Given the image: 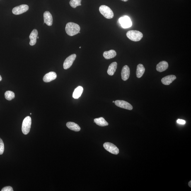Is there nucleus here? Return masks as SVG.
Masks as SVG:
<instances>
[{
  "mask_svg": "<svg viewBox=\"0 0 191 191\" xmlns=\"http://www.w3.org/2000/svg\"><path fill=\"white\" fill-rule=\"evenodd\" d=\"M100 13L107 19H111L113 18L114 15L113 11L108 6L102 5L99 8Z\"/></svg>",
  "mask_w": 191,
  "mask_h": 191,
  "instance_id": "nucleus-3",
  "label": "nucleus"
},
{
  "mask_svg": "<svg viewBox=\"0 0 191 191\" xmlns=\"http://www.w3.org/2000/svg\"><path fill=\"white\" fill-rule=\"evenodd\" d=\"M176 79V77L174 75H169L162 78L161 81L162 83L165 85H169Z\"/></svg>",
  "mask_w": 191,
  "mask_h": 191,
  "instance_id": "nucleus-13",
  "label": "nucleus"
},
{
  "mask_svg": "<svg viewBox=\"0 0 191 191\" xmlns=\"http://www.w3.org/2000/svg\"><path fill=\"white\" fill-rule=\"evenodd\" d=\"M39 37H37V39H39Z\"/></svg>",
  "mask_w": 191,
  "mask_h": 191,
  "instance_id": "nucleus-30",
  "label": "nucleus"
},
{
  "mask_svg": "<svg viewBox=\"0 0 191 191\" xmlns=\"http://www.w3.org/2000/svg\"><path fill=\"white\" fill-rule=\"evenodd\" d=\"M83 91V88L81 86H78L75 89L73 94V97L74 99H78L81 97Z\"/></svg>",
  "mask_w": 191,
  "mask_h": 191,
  "instance_id": "nucleus-21",
  "label": "nucleus"
},
{
  "mask_svg": "<svg viewBox=\"0 0 191 191\" xmlns=\"http://www.w3.org/2000/svg\"><path fill=\"white\" fill-rule=\"evenodd\" d=\"M65 30L66 33L68 35L73 36L79 33L81 28L77 24L70 22L66 24Z\"/></svg>",
  "mask_w": 191,
  "mask_h": 191,
  "instance_id": "nucleus-1",
  "label": "nucleus"
},
{
  "mask_svg": "<svg viewBox=\"0 0 191 191\" xmlns=\"http://www.w3.org/2000/svg\"><path fill=\"white\" fill-rule=\"evenodd\" d=\"M5 97L7 100H11L15 98V93L11 91H7L5 93Z\"/></svg>",
  "mask_w": 191,
  "mask_h": 191,
  "instance_id": "nucleus-22",
  "label": "nucleus"
},
{
  "mask_svg": "<svg viewBox=\"0 0 191 191\" xmlns=\"http://www.w3.org/2000/svg\"><path fill=\"white\" fill-rule=\"evenodd\" d=\"M56 78L57 74L54 71H51L45 75L44 76L43 80L45 82L48 83L55 80Z\"/></svg>",
  "mask_w": 191,
  "mask_h": 191,
  "instance_id": "nucleus-12",
  "label": "nucleus"
},
{
  "mask_svg": "<svg viewBox=\"0 0 191 191\" xmlns=\"http://www.w3.org/2000/svg\"><path fill=\"white\" fill-rule=\"evenodd\" d=\"M145 71V69L143 65L139 64L138 65L136 70V76L138 78H141L142 77Z\"/></svg>",
  "mask_w": 191,
  "mask_h": 191,
  "instance_id": "nucleus-19",
  "label": "nucleus"
},
{
  "mask_svg": "<svg viewBox=\"0 0 191 191\" xmlns=\"http://www.w3.org/2000/svg\"><path fill=\"white\" fill-rule=\"evenodd\" d=\"M119 21L121 26L123 28H127L132 25V22L130 18L127 16H124L119 19Z\"/></svg>",
  "mask_w": 191,
  "mask_h": 191,
  "instance_id": "nucleus-7",
  "label": "nucleus"
},
{
  "mask_svg": "<svg viewBox=\"0 0 191 191\" xmlns=\"http://www.w3.org/2000/svg\"><path fill=\"white\" fill-rule=\"evenodd\" d=\"M127 36L129 40L134 42L139 41L143 37V34L136 30H129L127 32Z\"/></svg>",
  "mask_w": 191,
  "mask_h": 191,
  "instance_id": "nucleus-2",
  "label": "nucleus"
},
{
  "mask_svg": "<svg viewBox=\"0 0 191 191\" xmlns=\"http://www.w3.org/2000/svg\"><path fill=\"white\" fill-rule=\"evenodd\" d=\"M66 126L68 128L76 132H78L81 130V127L79 126L74 122H68L66 124Z\"/></svg>",
  "mask_w": 191,
  "mask_h": 191,
  "instance_id": "nucleus-17",
  "label": "nucleus"
},
{
  "mask_svg": "<svg viewBox=\"0 0 191 191\" xmlns=\"http://www.w3.org/2000/svg\"><path fill=\"white\" fill-rule=\"evenodd\" d=\"M29 6L27 5L23 4L15 7L12 10L13 14L18 15L22 14L28 11Z\"/></svg>",
  "mask_w": 191,
  "mask_h": 191,
  "instance_id": "nucleus-6",
  "label": "nucleus"
},
{
  "mask_svg": "<svg viewBox=\"0 0 191 191\" xmlns=\"http://www.w3.org/2000/svg\"><path fill=\"white\" fill-rule=\"evenodd\" d=\"M31 124V118L30 116H27L24 119L22 127V132L24 134L26 135L29 133Z\"/></svg>",
  "mask_w": 191,
  "mask_h": 191,
  "instance_id": "nucleus-4",
  "label": "nucleus"
},
{
  "mask_svg": "<svg viewBox=\"0 0 191 191\" xmlns=\"http://www.w3.org/2000/svg\"><path fill=\"white\" fill-rule=\"evenodd\" d=\"M103 147L106 151L112 154L117 155L119 153L118 148L112 143L105 142L103 144Z\"/></svg>",
  "mask_w": 191,
  "mask_h": 191,
  "instance_id": "nucleus-5",
  "label": "nucleus"
},
{
  "mask_svg": "<svg viewBox=\"0 0 191 191\" xmlns=\"http://www.w3.org/2000/svg\"><path fill=\"white\" fill-rule=\"evenodd\" d=\"M1 80H2V78H1V76L0 75V81H1Z\"/></svg>",
  "mask_w": 191,
  "mask_h": 191,
  "instance_id": "nucleus-28",
  "label": "nucleus"
},
{
  "mask_svg": "<svg viewBox=\"0 0 191 191\" xmlns=\"http://www.w3.org/2000/svg\"><path fill=\"white\" fill-rule=\"evenodd\" d=\"M114 102H115V101H112V102H113V103H114Z\"/></svg>",
  "mask_w": 191,
  "mask_h": 191,
  "instance_id": "nucleus-31",
  "label": "nucleus"
},
{
  "mask_svg": "<svg viewBox=\"0 0 191 191\" xmlns=\"http://www.w3.org/2000/svg\"><path fill=\"white\" fill-rule=\"evenodd\" d=\"M81 48V47H79V48Z\"/></svg>",
  "mask_w": 191,
  "mask_h": 191,
  "instance_id": "nucleus-32",
  "label": "nucleus"
},
{
  "mask_svg": "<svg viewBox=\"0 0 191 191\" xmlns=\"http://www.w3.org/2000/svg\"><path fill=\"white\" fill-rule=\"evenodd\" d=\"M168 67V63L165 61H162L157 65L156 69L158 71L161 72L166 71Z\"/></svg>",
  "mask_w": 191,
  "mask_h": 191,
  "instance_id": "nucleus-15",
  "label": "nucleus"
},
{
  "mask_svg": "<svg viewBox=\"0 0 191 191\" xmlns=\"http://www.w3.org/2000/svg\"><path fill=\"white\" fill-rule=\"evenodd\" d=\"M76 54H73L66 58L64 63V69H67L71 67L76 59Z\"/></svg>",
  "mask_w": 191,
  "mask_h": 191,
  "instance_id": "nucleus-8",
  "label": "nucleus"
},
{
  "mask_svg": "<svg viewBox=\"0 0 191 191\" xmlns=\"http://www.w3.org/2000/svg\"><path fill=\"white\" fill-rule=\"evenodd\" d=\"M117 64V63L115 62L112 63L109 66L108 71H107V73L108 75L110 76H113L116 71Z\"/></svg>",
  "mask_w": 191,
  "mask_h": 191,
  "instance_id": "nucleus-18",
  "label": "nucleus"
},
{
  "mask_svg": "<svg viewBox=\"0 0 191 191\" xmlns=\"http://www.w3.org/2000/svg\"><path fill=\"white\" fill-rule=\"evenodd\" d=\"M121 1H128V0H121Z\"/></svg>",
  "mask_w": 191,
  "mask_h": 191,
  "instance_id": "nucleus-29",
  "label": "nucleus"
},
{
  "mask_svg": "<svg viewBox=\"0 0 191 191\" xmlns=\"http://www.w3.org/2000/svg\"><path fill=\"white\" fill-rule=\"evenodd\" d=\"M38 35V32L36 29H34L30 33L29 37L30 40V45H35L37 42V39Z\"/></svg>",
  "mask_w": 191,
  "mask_h": 191,
  "instance_id": "nucleus-14",
  "label": "nucleus"
},
{
  "mask_svg": "<svg viewBox=\"0 0 191 191\" xmlns=\"http://www.w3.org/2000/svg\"><path fill=\"white\" fill-rule=\"evenodd\" d=\"M130 75V69L129 66L127 65L124 66L123 67L121 76L122 79L124 81H126L129 79Z\"/></svg>",
  "mask_w": 191,
  "mask_h": 191,
  "instance_id": "nucleus-10",
  "label": "nucleus"
},
{
  "mask_svg": "<svg viewBox=\"0 0 191 191\" xmlns=\"http://www.w3.org/2000/svg\"><path fill=\"white\" fill-rule=\"evenodd\" d=\"M4 150V143L1 139L0 138V155L3 154Z\"/></svg>",
  "mask_w": 191,
  "mask_h": 191,
  "instance_id": "nucleus-24",
  "label": "nucleus"
},
{
  "mask_svg": "<svg viewBox=\"0 0 191 191\" xmlns=\"http://www.w3.org/2000/svg\"><path fill=\"white\" fill-rule=\"evenodd\" d=\"M177 122L178 124L184 125L185 124V121L182 119H178L177 120Z\"/></svg>",
  "mask_w": 191,
  "mask_h": 191,
  "instance_id": "nucleus-26",
  "label": "nucleus"
},
{
  "mask_svg": "<svg viewBox=\"0 0 191 191\" xmlns=\"http://www.w3.org/2000/svg\"><path fill=\"white\" fill-rule=\"evenodd\" d=\"M117 55L115 51L111 50L108 51H105L103 54V56L105 59H108L113 58Z\"/></svg>",
  "mask_w": 191,
  "mask_h": 191,
  "instance_id": "nucleus-16",
  "label": "nucleus"
},
{
  "mask_svg": "<svg viewBox=\"0 0 191 191\" xmlns=\"http://www.w3.org/2000/svg\"><path fill=\"white\" fill-rule=\"evenodd\" d=\"M44 23L48 26H51L53 23L52 16L48 11H46L44 13Z\"/></svg>",
  "mask_w": 191,
  "mask_h": 191,
  "instance_id": "nucleus-11",
  "label": "nucleus"
},
{
  "mask_svg": "<svg viewBox=\"0 0 191 191\" xmlns=\"http://www.w3.org/2000/svg\"><path fill=\"white\" fill-rule=\"evenodd\" d=\"M94 122L97 125L100 126V127H105V126L108 125V123L103 117L95 118L94 120Z\"/></svg>",
  "mask_w": 191,
  "mask_h": 191,
  "instance_id": "nucleus-20",
  "label": "nucleus"
},
{
  "mask_svg": "<svg viewBox=\"0 0 191 191\" xmlns=\"http://www.w3.org/2000/svg\"><path fill=\"white\" fill-rule=\"evenodd\" d=\"M81 0H71L69 4L73 8H75L78 6H81Z\"/></svg>",
  "mask_w": 191,
  "mask_h": 191,
  "instance_id": "nucleus-23",
  "label": "nucleus"
},
{
  "mask_svg": "<svg viewBox=\"0 0 191 191\" xmlns=\"http://www.w3.org/2000/svg\"><path fill=\"white\" fill-rule=\"evenodd\" d=\"M115 105L120 108L126 109L129 110H132L133 107L128 102L123 100H117L114 102Z\"/></svg>",
  "mask_w": 191,
  "mask_h": 191,
  "instance_id": "nucleus-9",
  "label": "nucleus"
},
{
  "mask_svg": "<svg viewBox=\"0 0 191 191\" xmlns=\"http://www.w3.org/2000/svg\"><path fill=\"white\" fill-rule=\"evenodd\" d=\"M188 185L189 187H191V181H190L189 182Z\"/></svg>",
  "mask_w": 191,
  "mask_h": 191,
  "instance_id": "nucleus-27",
  "label": "nucleus"
},
{
  "mask_svg": "<svg viewBox=\"0 0 191 191\" xmlns=\"http://www.w3.org/2000/svg\"><path fill=\"white\" fill-rule=\"evenodd\" d=\"M1 191H13V189L12 187L11 186H8L3 187L1 189Z\"/></svg>",
  "mask_w": 191,
  "mask_h": 191,
  "instance_id": "nucleus-25",
  "label": "nucleus"
}]
</instances>
